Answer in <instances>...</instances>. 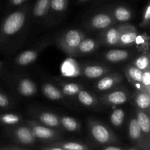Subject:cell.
Listing matches in <instances>:
<instances>
[{
	"mask_svg": "<svg viewBox=\"0 0 150 150\" xmlns=\"http://www.w3.org/2000/svg\"><path fill=\"white\" fill-rule=\"evenodd\" d=\"M40 150H65L61 147L56 146H51V145L45 144L44 146H42L40 147Z\"/></svg>",
	"mask_w": 150,
	"mask_h": 150,
	"instance_id": "d590c367",
	"label": "cell"
},
{
	"mask_svg": "<svg viewBox=\"0 0 150 150\" xmlns=\"http://www.w3.org/2000/svg\"><path fill=\"white\" fill-rule=\"evenodd\" d=\"M134 102L137 109L150 114V92L137 89L134 95Z\"/></svg>",
	"mask_w": 150,
	"mask_h": 150,
	"instance_id": "e0dca14e",
	"label": "cell"
},
{
	"mask_svg": "<svg viewBox=\"0 0 150 150\" xmlns=\"http://www.w3.org/2000/svg\"><path fill=\"white\" fill-rule=\"evenodd\" d=\"M45 144L51 145V146H56L61 147L65 150H90V146L81 142H68V141H56V142H48L45 143Z\"/></svg>",
	"mask_w": 150,
	"mask_h": 150,
	"instance_id": "603a6c76",
	"label": "cell"
},
{
	"mask_svg": "<svg viewBox=\"0 0 150 150\" xmlns=\"http://www.w3.org/2000/svg\"><path fill=\"white\" fill-rule=\"evenodd\" d=\"M9 148H10V150H26L18 146H9Z\"/></svg>",
	"mask_w": 150,
	"mask_h": 150,
	"instance_id": "f35d334b",
	"label": "cell"
},
{
	"mask_svg": "<svg viewBox=\"0 0 150 150\" xmlns=\"http://www.w3.org/2000/svg\"><path fill=\"white\" fill-rule=\"evenodd\" d=\"M139 89H143L146 92H150V69L143 72L142 82Z\"/></svg>",
	"mask_w": 150,
	"mask_h": 150,
	"instance_id": "d6a6232c",
	"label": "cell"
},
{
	"mask_svg": "<svg viewBox=\"0 0 150 150\" xmlns=\"http://www.w3.org/2000/svg\"><path fill=\"white\" fill-rule=\"evenodd\" d=\"M79 67L76 62L73 60H67L64 62L63 66L62 67V73L64 76H77L80 74Z\"/></svg>",
	"mask_w": 150,
	"mask_h": 150,
	"instance_id": "f1b7e54d",
	"label": "cell"
},
{
	"mask_svg": "<svg viewBox=\"0 0 150 150\" xmlns=\"http://www.w3.org/2000/svg\"><path fill=\"white\" fill-rule=\"evenodd\" d=\"M87 125L91 138L98 144L105 146L120 143L117 135L104 123L96 120H89Z\"/></svg>",
	"mask_w": 150,
	"mask_h": 150,
	"instance_id": "7a4b0ae2",
	"label": "cell"
},
{
	"mask_svg": "<svg viewBox=\"0 0 150 150\" xmlns=\"http://www.w3.org/2000/svg\"><path fill=\"white\" fill-rule=\"evenodd\" d=\"M150 114L136 108V118L143 134L146 144L150 147Z\"/></svg>",
	"mask_w": 150,
	"mask_h": 150,
	"instance_id": "5bb4252c",
	"label": "cell"
},
{
	"mask_svg": "<svg viewBox=\"0 0 150 150\" xmlns=\"http://www.w3.org/2000/svg\"><path fill=\"white\" fill-rule=\"evenodd\" d=\"M84 38L83 32L79 29H70L59 36L57 45L70 57H76L78 46Z\"/></svg>",
	"mask_w": 150,
	"mask_h": 150,
	"instance_id": "3957f363",
	"label": "cell"
},
{
	"mask_svg": "<svg viewBox=\"0 0 150 150\" xmlns=\"http://www.w3.org/2000/svg\"><path fill=\"white\" fill-rule=\"evenodd\" d=\"M51 0H37L32 9V15L36 18H43L50 10Z\"/></svg>",
	"mask_w": 150,
	"mask_h": 150,
	"instance_id": "484cf974",
	"label": "cell"
},
{
	"mask_svg": "<svg viewBox=\"0 0 150 150\" xmlns=\"http://www.w3.org/2000/svg\"><path fill=\"white\" fill-rule=\"evenodd\" d=\"M120 36L119 46H132L137 41L138 30L136 27L129 23H123L120 25Z\"/></svg>",
	"mask_w": 150,
	"mask_h": 150,
	"instance_id": "9c48e42d",
	"label": "cell"
},
{
	"mask_svg": "<svg viewBox=\"0 0 150 150\" xmlns=\"http://www.w3.org/2000/svg\"><path fill=\"white\" fill-rule=\"evenodd\" d=\"M68 6V0H51L50 10L54 13H62L64 12Z\"/></svg>",
	"mask_w": 150,
	"mask_h": 150,
	"instance_id": "1f68e13d",
	"label": "cell"
},
{
	"mask_svg": "<svg viewBox=\"0 0 150 150\" xmlns=\"http://www.w3.org/2000/svg\"><path fill=\"white\" fill-rule=\"evenodd\" d=\"M0 150H10V149L9 148V146H4L0 147Z\"/></svg>",
	"mask_w": 150,
	"mask_h": 150,
	"instance_id": "60d3db41",
	"label": "cell"
},
{
	"mask_svg": "<svg viewBox=\"0 0 150 150\" xmlns=\"http://www.w3.org/2000/svg\"><path fill=\"white\" fill-rule=\"evenodd\" d=\"M125 150H142V149H140V148L137 147V146H132V147L129 148V149H125Z\"/></svg>",
	"mask_w": 150,
	"mask_h": 150,
	"instance_id": "ab89813d",
	"label": "cell"
},
{
	"mask_svg": "<svg viewBox=\"0 0 150 150\" xmlns=\"http://www.w3.org/2000/svg\"><path fill=\"white\" fill-rule=\"evenodd\" d=\"M60 90L65 96H74L77 95L78 93L81 89H83V86L79 83H69V82H64L60 83Z\"/></svg>",
	"mask_w": 150,
	"mask_h": 150,
	"instance_id": "83f0119b",
	"label": "cell"
},
{
	"mask_svg": "<svg viewBox=\"0 0 150 150\" xmlns=\"http://www.w3.org/2000/svg\"><path fill=\"white\" fill-rule=\"evenodd\" d=\"M26 1V0H9V3L13 7H16V6L21 5Z\"/></svg>",
	"mask_w": 150,
	"mask_h": 150,
	"instance_id": "74e56055",
	"label": "cell"
},
{
	"mask_svg": "<svg viewBox=\"0 0 150 150\" xmlns=\"http://www.w3.org/2000/svg\"><path fill=\"white\" fill-rule=\"evenodd\" d=\"M100 42L92 38H83L77 48V56L79 54H88L96 51L100 45Z\"/></svg>",
	"mask_w": 150,
	"mask_h": 150,
	"instance_id": "cb8c5ba5",
	"label": "cell"
},
{
	"mask_svg": "<svg viewBox=\"0 0 150 150\" xmlns=\"http://www.w3.org/2000/svg\"><path fill=\"white\" fill-rule=\"evenodd\" d=\"M114 21L117 23H127L133 18V11L127 7L123 5L115 6L110 11Z\"/></svg>",
	"mask_w": 150,
	"mask_h": 150,
	"instance_id": "2e32d148",
	"label": "cell"
},
{
	"mask_svg": "<svg viewBox=\"0 0 150 150\" xmlns=\"http://www.w3.org/2000/svg\"><path fill=\"white\" fill-rule=\"evenodd\" d=\"M133 65L136 67L137 68L140 69L142 71H145L146 70L150 69V61H149V53H145L139 56L137 58L133 59L132 62Z\"/></svg>",
	"mask_w": 150,
	"mask_h": 150,
	"instance_id": "f546056e",
	"label": "cell"
},
{
	"mask_svg": "<svg viewBox=\"0 0 150 150\" xmlns=\"http://www.w3.org/2000/svg\"><path fill=\"white\" fill-rule=\"evenodd\" d=\"M116 22L110 12H100L95 14L87 21V26L91 30H104L114 25Z\"/></svg>",
	"mask_w": 150,
	"mask_h": 150,
	"instance_id": "52a82bcc",
	"label": "cell"
},
{
	"mask_svg": "<svg viewBox=\"0 0 150 150\" xmlns=\"http://www.w3.org/2000/svg\"><path fill=\"white\" fill-rule=\"evenodd\" d=\"M49 44L48 41H45L40 44L38 47L23 51L15 59V64L18 66H27L35 62L38 58L41 51Z\"/></svg>",
	"mask_w": 150,
	"mask_h": 150,
	"instance_id": "ba28073f",
	"label": "cell"
},
{
	"mask_svg": "<svg viewBox=\"0 0 150 150\" xmlns=\"http://www.w3.org/2000/svg\"><path fill=\"white\" fill-rule=\"evenodd\" d=\"M130 57V53L126 50L112 49L107 51L103 57L106 61L112 63H119L125 61Z\"/></svg>",
	"mask_w": 150,
	"mask_h": 150,
	"instance_id": "7402d4cb",
	"label": "cell"
},
{
	"mask_svg": "<svg viewBox=\"0 0 150 150\" xmlns=\"http://www.w3.org/2000/svg\"><path fill=\"white\" fill-rule=\"evenodd\" d=\"M26 124L29 126L37 140L44 143L56 142L61 139V131L41 124L37 120H28Z\"/></svg>",
	"mask_w": 150,
	"mask_h": 150,
	"instance_id": "277c9868",
	"label": "cell"
},
{
	"mask_svg": "<svg viewBox=\"0 0 150 150\" xmlns=\"http://www.w3.org/2000/svg\"><path fill=\"white\" fill-rule=\"evenodd\" d=\"M32 115L41 124L49 127L57 129L59 130H62L59 122V116L51 111H35L32 113Z\"/></svg>",
	"mask_w": 150,
	"mask_h": 150,
	"instance_id": "8fae6325",
	"label": "cell"
},
{
	"mask_svg": "<svg viewBox=\"0 0 150 150\" xmlns=\"http://www.w3.org/2000/svg\"><path fill=\"white\" fill-rule=\"evenodd\" d=\"M1 67H2V62L0 61V70H1Z\"/></svg>",
	"mask_w": 150,
	"mask_h": 150,
	"instance_id": "7bdbcfd3",
	"label": "cell"
},
{
	"mask_svg": "<svg viewBox=\"0 0 150 150\" xmlns=\"http://www.w3.org/2000/svg\"><path fill=\"white\" fill-rule=\"evenodd\" d=\"M111 70L109 67L100 64H86L81 68V73L89 79H98L106 75Z\"/></svg>",
	"mask_w": 150,
	"mask_h": 150,
	"instance_id": "9a60e30c",
	"label": "cell"
},
{
	"mask_svg": "<svg viewBox=\"0 0 150 150\" xmlns=\"http://www.w3.org/2000/svg\"><path fill=\"white\" fill-rule=\"evenodd\" d=\"M102 150H125V149H124L123 147H120V146L109 144V145H105V146L103 147Z\"/></svg>",
	"mask_w": 150,
	"mask_h": 150,
	"instance_id": "8d00e7d4",
	"label": "cell"
},
{
	"mask_svg": "<svg viewBox=\"0 0 150 150\" xmlns=\"http://www.w3.org/2000/svg\"><path fill=\"white\" fill-rule=\"evenodd\" d=\"M120 36V26H111L100 32L99 42L106 46H119Z\"/></svg>",
	"mask_w": 150,
	"mask_h": 150,
	"instance_id": "7c38bea8",
	"label": "cell"
},
{
	"mask_svg": "<svg viewBox=\"0 0 150 150\" xmlns=\"http://www.w3.org/2000/svg\"><path fill=\"white\" fill-rule=\"evenodd\" d=\"M18 92L23 97H32L38 92V86L34 81L29 78H23L18 83Z\"/></svg>",
	"mask_w": 150,
	"mask_h": 150,
	"instance_id": "ac0fdd59",
	"label": "cell"
},
{
	"mask_svg": "<svg viewBox=\"0 0 150 150\" xmlns=\"http://www.w3.org/2000/svg\"><path fill=\"white\" fill-rule=\"evenodd\" d=\"M59 122L63 130L69 132H79L81 129L80 122L69 116H59Z\"/></svg>",
	"mask_w": 150,
	"mask_h": 150,
	"instance_id": "d4e9b609",
	"label": "cell"
},
{
	"mask_svg": "<svg viewBox=\"0 0 150 150\" xmlns=\"http://www.w3.org/2000/svg\"><path fill=\"white\" fill-rule=\"evenodd\" d=\"M42 92L48 99L51 100H62L66 97L59 88L51 83H44L42 85Z\"/></svg>",
	"mask_w": 150,
	"mask_h": 150,
	"instance_id": "ffe728a7",
	"label": "cell"
},
{
	"mask_svg": "<svg viewBox=\"0 0 150 150\" xmlns=\"http://www.w3.org/2000/svg\"><path fill=\"white\" fill-rule=\"evenodd\" d=\"M79 1H80V2H85V1H88V0H78Z\"/></svg>",
	"mask_w": 150,
	"mask_h": 150,
	"instance_id": "b9f144b4",
	"label": "cell"
},
{
	"mask_svg": "<svg viewBox=\"0 0 150 150\" xmlns=\"http://www.w3.org/2000/svg\"><path fill=\"white\" fill-rule=\"evenodd\" d=\"M23 122V117L18 114L14 113H4L0 114V124L7 127L20 125Z\"/></svg>",
	"mask_w": 150,
	"mask_h": 150,
	"instance_id": "4316f807",
	"label": "cell"
},
{
	"mask_svg": "<svg viewBox=\"0 0 150 150\" xmlns=\"http://www.w3.org/2000/svg\"><path fill=\"white\" fill-rule=\"evenodd\" d=\"M79 102L88 108H98L100 106L99 100L95 95L89 91L81 89L77 95Z\"/></svg>",
	"mask_w": 150,
	"mask_h": 150,
	"instance_id": "44dd1931",
	"label": "cell"
},
{
	"mask_svg": "<svg viewBox=\"0 0 150 150\" xmlns=\"http://www.w3.org/2000/svg\"><path fill=\"white\" fill-rule=\"evenodd\" d=\"M28 9L23 7L10 13L0 26V45L16 36L24 27L27 20Z\"/></svg>",
	"mask_w": 150,
	"mask_h": 150,
	"instance_id": "6da1fadb",
	"label": "cell"
},
{
	"mask_svg": "<svg viewBox=\"0 0 150 150\" xmlns=\"http://www.w3.org/2000/svg\"><path fill=\"white\" fill-rule=\"evenodd\" d=\"M143 72L144 71L137 68L131 64L127 65L125 68V74L127 77V79L131 84L136 86L137 89H139L140 87Z\"/></svg>",
	"mask_w": 150,
	"mask_h": 150,
	"instance_id": "d6986e66",
	"label": "cell"
},
{
	"mask_svg": "<svg viewBox=\"0 0 150 150\" xmlns=\"http://www.w3.org/2000/svg\"><path fill=\"white\" fill-rule=\"evenodd\" d=\"M130 93L124 87L113 88L100 97V102L106 106L122 105L129 100Z\"/></svg>",
	"mask_w": 150,
	"mask_h": 150,
	"instance_id": "8992f818",
	"label": "cell"
},
{
	"mask_svg": "<svg viewBox=\"0 0 150 150\" xmlns=\"http://www.w3.org/2000/svg\"><path fill=\"white\" fill-rule=\"evenodd\" d=\"M125 112L122 108H116L110 116V121L114 127H120L124 123Z\"/></svg>",
	"mask_w": 150,
	"mask_h": 150,
	"instance_id": "4dcf8cb0",
	"label": "cell"
},
{
	"mask_svg": "<svg viewBox=\"0 0 150 150\" xmlns=\"http://www.w3.org/2000/svg\"><path fill=\"white\" fill-rule=\"evenodd\" d=\"M11 100L4 92L0 91V109H7L11 106Z\"/></svg>",
	"mask_w": 150,
	"mask_h": 150,
	"instance_id": "e575fe53",
	"label": "cell"
},
{
	"mask_svg": "<svg viewBox=\"0 0 150 150\" xmlns=\"http://www.w3.org/2000/svg\"><path fill=\"white\" fill-rule=\"evenodd\" d=\"M8 133L13 140L25 146H32L37 142V139L32 129L27 124L26 125L20 124L10 127L8 130Z\"/></svg>",
	"mask_w": 150,
	"mask_h": 150,
	"instance_id": "5b68a950",
	"label": "cell"
},
{
	"mask_svg": "<svg viewBox=\"0 0 150 150\" xmlns=\"http://www.w3.org/2000/svg\"><path fill=\"white\" fill-rule=\"evenodd\" d=\"M124 80V76L120 73H113L103 76L95 83V88L101 92L108 91L116 87Z\"/></svg>",
	"mask_w": 150,
	"mask_h": 150,
	"instance_id": "4fadbf2b",
	"label": "cell"
},
{
	"mask_svg": "<svg viewBox=\"0 0 150 150\" xmlns=\"http://www.w3.org/2000/svg\"><path fill=\"white\" fill-rule=\"evenodd\" d=\"M128 136L133 146H137L142 150H150V147L146 144L136 117H131L129 121Z\"/></svg>",
	"mask_w": 150,
	"mask_h": 150,
	"instance_id": "30bf717a",
	"label": "cell"
},
{
	"mask_svg": "<svg viewBox=\"0 0 150 150\" xmlns=\"http://www.w3.org/2000/svg\"><path fill=\"white\" fill-rule=\"evenodd\" d=\"M150 23V2L148 1L147 4L145 6L142 14V19L141 21L140 26L143 28L149 27Z\"/></svg>",
	"mask_w": 150,
	"mask_h": 150,
	"instance_id": "836d02e7",
	"label": "cell"
}]
</instances>
